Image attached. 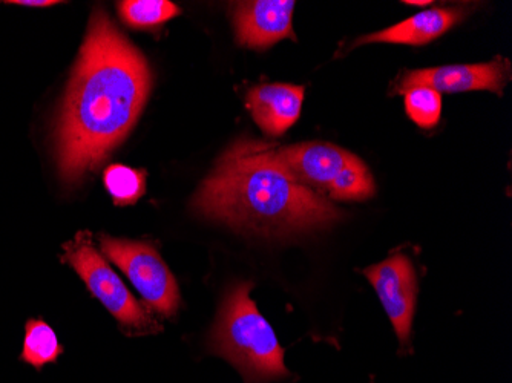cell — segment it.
I'll list each match as a JSON object with an SVG mask.
<instances>
[{
    "label": "cell",
    "mask_w": 512,
    "mask_h": 383,
    "mask_svg": "<svg viewBox=\"0 0 512 383\" xmlns=\"http://www.w3.org/2000/svg\"><path fill=\"white\" fill-rule=\"evenodd\" d=\"M151 82L143 54L105 11H94L54 126L57 166L65 183L96 171L125 140Z\"/></svg>",
    "instance_id": "1"
},
{
    "label": "cell",
    "mask_w": 512,
    "mask_h": 383,
    "mask_svg": "<svg viewBox=\"0 0 512 383\" xmlns=\"http://www.w3.org/2000/svg\"><path fill=\"white\" fill-rule=\"evenodd\" d=\"M276 145L240 140L201 184L192 206L201 217L241 232L286 236L329 226L339 210L302 186L275 157Z\"/></svg>",
    "instance_id": "2"
},
{
    "label": "cell",
    "mask_w": 512,
    "mask_h": 383,
    "mask_svg": "<svg viewBox=\"0 0 512 383\" xmlns=\"http://www.w3.org/2000/svg\"><path fill=\"white\" fill-rule=\"evenodd\" d=\"M252 284H235L224 296L209 350L235 365L247 383H266L289 374L275 331L250 298Z\"/></svg>",
    "instance_id": "3"
},
{
    "label": "cell",
    "mask_w": 512,
    "mask_h": 383,
    "mask_svg": "<svg viewBox=\"0 0 512 383\" xmlns=\"http://www.w3.org/2000/svg\"><path fill=\"white\" fill-rule=\"evenodd\" d=\"M66 262L79 273L89 292L96 296L120 324L135 330H158L157 322L129 292L122 279L111 269L103 256L94 249L88 232L77 233L73 241L63 246Z\"/></svg>",
    "instance_id": "4"
},
{
    "label": "cell",
    "mask_w": 512,
    "mask_h": 383,
    "mask_svg": "<svg viewBox=\"0 0 512 383\" xmlns=\"http://www.w3.org/2000/svg\"><path fill=\"white\" fill-rule=\"evenodd\" d=\"M100 247L128 276L149 308L168 318L177 313L180 305L177 281L151 243L102 236Z\"/></svg>",
    "instance_id": "5"
},
{
    "label": "cell",
    "mask_w": 512,
    "mask_h": 383,
    "mask_svg": "<svg viewBox=\"0 0 512 383\" xmlns=\"http://www.w3.org/2000/svg\"><path fill=\"white\" fill-rule=\"evenodd\" d=\"M511 79L508 60L497 59L479 65H451L402 71L391 85V94H404L417 86L439 92L491 91L502 94Z\"/></svg>",
    "instance_id": "6"
},
{
    "label": "cell",
    "mask_w": 512,
    "mask_h": 383,
    "mask_svg": "<svg viewBox=\"0 0 512 383\" xmlns=\"http://www.w3.org/2000/svg\"><path fill=\"white\" fill-rule=\"evenodd\" d=\"M365 276L375 287L402 347L410 341L417 301V276L413 264L402 253L368 267Z\"/></svg>",
    "instance_id": "7"
},
{
    "label": "cell",
    "mask_w": 512,
    "mask_h": 383,
    "mask_svg": "<svg viewBox=\"0 0 512 383\" xmlns=\"http://www.w3.org/2000/svg\"><path fill=\"white\" fill-rule=\"evenodd\" d=\"M293 10L295 2L290 0L238 2L234 8L238 43L264 50L286 37L296 40L292 30Z\"/></svg>",
    "instance_id": "8"
},
{
    "label": "cell",
    "mask_w": 512,
    "mask_h": 383,
    "mask_svg": "<svg viewBox=\"0 0 512 383\" xmlns=\"http://www.w3.org/2000/svg\"><path fill=\"white\" fill-rule=\"evenodd\" d=\"M350 155V152L322 141L275 148V157L279 164L302 186L322 195L347 163Z\"/></svg>",
    "instance_id": "9"
},
{
    "label": "cell",
    "mask_w": 512,
    "mask_h": 383,
    "mask_svg": "<svg viewBox=\"0 0 512 383\" xmlns=\"http://www.w3.org/2000/svg\"><path fill=\"white\" fill-rule=\"evenodd\" d=\"M304 92V86L267 83L250 89L246 106L252 112L256 125L267 135L279 137L298 122Z\"/></svg>",
    "instance_id": "10"
},
{
    "label": "cell",
    "mask_w": 512,
    "mask_h": 383,
    "mask_svg": "<svg viewBox=\"0 0 512 383\" xmlns=\"http://www.w3.org/2000/svg\"><path fill=\"white\" fill-rule=\"evenodd\" d=\"M463 16H465V11L462 8H431V10L416 14L394 27L387 28V30L361 37L356 40L355 46L362 45V43L381 42L425 45V43H430L431 40L447 33L451 27L463 19Z\"/></svg>",
    "instance_id": "11"
},
{
    "label": "cell",
    "mask_w": 512,
    "mask_h": 383,
    "mask_svg": "<svg viewBox=\"0 0 512 383\" xmlns=\"http://www.w3.org/2000/svg\"><path fill=\"white\" fill-rule=\"evenodd\" d=\"M62 354L63 345L57 339L54 328L43 319H28L19 361L42 371L46 365L56 364Z\"/></svg>",
    "instance_id": "12"
},
{
    "label": "cell",
    "mask_w": 512,
    "mask_h": 383,
    "mask_svg": "<svg viewBox=\"0 0 512 383\" xmlns=\"http://www.w3.org/2000/svg\"><path fill=\"white\" fill-rule=\"evenodd\" d=\"M325 194L335 201H364L375 194V181L364 161L352 154Z\"/></svg>",
    "instance_id": "13"
},
{
    "label": "cell",
    "mask_w": 512,
    "mask_h": 383,
    "mask_svg": "<svg viewBox=\"0 0 512 383\" xmlns=\"http://www.w3.org/2000/svg\"><path fill=\"white\" fill-rule=\"evenodd\" d=\"M120 16L134 28H154L181 13L168 0H126L119 4Z\"/></svg>",
    "instance_id": "14"
},
{
    "label": "cell",
    "mask_w": 512,
    "mask_h": 383,
    "mask_svg": "<svg viewBox=\"0 0 512 383\" xmlns=\"http://www.w3.org/2000/svg\"><path fill=\"white\" fill-rule=\"evenodd\" d=\"M105 186L115 204L126 206L145 194L146 174L123 164H112L105 172Z\"/></svg>",
    "instance_id": "15"
},
{
    "label": "cell",
    "mask_w": 512,
    "mask_h": 383,
    "mask_svg": "<svg viewBox=\"0 0 512 383\" xmlns=\"http://www.w3.org/2000/svg\"><path fill=\"white\" fill-rule=\"evenodd\" d=\"M405 109L417 126L431 129L439 123L442 114V95L431 88L417 86L404 92Z\"/></svg>",
    "instance_id": "16"
},
{
    "label": "cell",
    "mask_w": 512,
    "mask_h": 383,
    "mask_svg": "<svg viewBox=\"0 0 512 383\" xmlns=\"http://www.w3.org/2000/svg\"><path fill=\"white\" fill-rule=\"evenodd\" d=\"M8 5H19V7H31V8H48L59 5V0H11V2H4Z\"/></svg>",
    "instance_id": "17"
},
{
    "label": "cell",
    "mask_w": 512,
    "mask_h": 383,
    "mask_svg": "<svg viewBox=\"0 0 512 383\" xmlns=\"http://www.w3.org/2000/svg\"><path fill=\"white\" fill-rule=\"evenodd\" d=\"M405 4L419 5V7H424V5H430L431 2H430V0H424V2H422V0H407V2H405Z\"/></svg>",
    "instance_id": "18"
}]
</instances>
